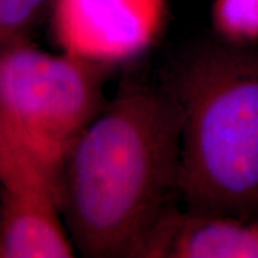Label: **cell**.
Masks as SVG:
<instances>
[{
    "label": "cell",
    "mask_w": 258,
    "mask_h": 258,
    "mask_svg": "<svg viewBox=\"0 0 258 258\" xmlns=\"http://www.w3.org/2000/svg\"><path fill=\"white\" fill-rule=\"evenodd\" d=\"M166 20V0H53L50 9L60 52L105 68L144 55Z\"/></svg>",
    "instance_id": "5"
},
{
    "label": "cell",
    "mask_w": 258,
    "mask_h": 258,
    "mask_svg": "<svg viewBox=\"0 0 258 258\" xmlns=\"http://www.w3.org/2000/svg\"><path fill=\"white\" fill-rule=\"evenodd\" d=\"M181 118L169 88L125 82L64 159L60 208L85 257H139L178 192Z\"/></svg>",
    "instance_id": "1"
},
{
    "label": "cell",
    "mask_w": 258,
    "mask_h": 258,
    "mask_svg": "<svg viewBox=\"0 0 258 258\" xmlns=\"http://www.w3.org/2000/svg\"><path fill=\"white\" fill-rule=\"evenodd\" d=\"M109 68L28 40L0 49V138L36 159L53 175L98 116Z\"/></svg>",
    "instance_id": "3"
},
{
    "label": "cell",
    "mask_w": 258,
    "mask_h": 258,
    "mask_svg": "<svg viewBox=\"0 0 258 258\" xmlns=\"http://www.w3.org/2000/svg\"><path fill=\"white\" fill-rule=\"evenodd\" d=\"M169 91L181 118L185 210L258 220V49L230 42L203 49Z\"/></svg>",
    "instance_id": "2"
},
{
    "label": "cell",
    "mask_w": 258,
    "mask_h": 258,
    "mask_svg": "<svg viewBox=\"0 0 258 258\" xmlns=\"http://www.w3.org/2000/svg\"><path fill=\"white\" fill-rule=\"evenodd\" d=\"M53 0H0V49L28 40Z\"/></svg>",
    "instance_id": "8"
},
{
    "label": "cell",
    "mask_w": 258,
    "mask_h": 258,
    "mask_svg": "<svg viewBox=\"0 0 258 258\" xmlns=\"http://www.w3.org/2000/svg\"><path fill=\"white\" fill-rule=\"evenodd\" d=\"M212 22L225 42L254 45L258 42V0H214Z\"/></svg>",
    "instance_id": "7"
},
{
    "label": "cell",
    "mask_w": 258,
    "mask_h": 258,
    "mask_svg": "<svg viewBox=\"0 0 258 258\" xmlns=\"http://www.w3.org/2000/svg\"><path fill=\"white\" fill-rule=\"evenodd\" d=\"M139 257L258 258V220L182 212L174 207L151 232Z\"/></svg>",
    "instance_id": "6"
},
{
    "label": "cell",
    "mask_w": 258,
    "mask_h": 258,
    "mask_svg": "<svg viewBox=\"0 0 258 258\" xmlns=\"http://www.w3.org/2000/svg\"><path fill=\"white\" fill-rule=\"evenodd\" d=\"M75 252L57 176L0 138V258H69Z\"/></svg>",
    "instance_id": "4"
}]
</instances>
